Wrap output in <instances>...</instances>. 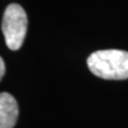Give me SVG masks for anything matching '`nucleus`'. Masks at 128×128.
Segmentation results:
<instances>
[{"mask_svg": "<svg viewBox=\"0 0 128 128\" xmlns=\"http://www.w3.org/2000/svg\"><path fill=\"white\" fill-rule=\"evenodd\" d=\"M1 28L6 46L11 50L19 49L24 43L28 28L25 10L17 3L9 4L3 13Z\"/></svg>", "mask_w": 128, "mask_h": 128, "instance_id": "f03ea898", "label": "nucleus"}, {"mask_svg": "<svg viewBox=\"0 0 128 128\" xmlns=\"http://www.w3.org/2000/svg\"><path fill=\"white\" fill-rule=\"evenodd\" d=\"M18 118L16 99L6 92L0 93V128H13Z\"/></svg>", "mask_w": 128, "mask_h": 128, "instance_id": "7ed1b4c3", "label": "nucleus"}, {"mask_svg": "<svg viewBox=\"0 0 128 128\" xmlns=\"http://www.w3.org/2000/svg\"><path fill=\"white\" fill-rule=\"evenodd\" d=\"M95 76L107 80L128 79V51L104 49L94 51L86 60Z\"/></svg>", "mask_w": 128, "mask_h": 128, "instance_id": "f257e3e1", "label": "nucleus"}, {"mask_svg": "<svg viewBox=\"0 0 128 128\" xmlns=\"http://www.w3.org/2000/svg\"><path fill=\"white\" fill-rule=\"evenodd\" d=\"M4 73H6V64H4V61L2 60V58L0 57V80L4 76Z\"/></svg>", "mask_w": 128, "mask_h": 128, "instance_id": "20e7f679", "label": "nucleus"}]
</instances>
